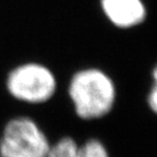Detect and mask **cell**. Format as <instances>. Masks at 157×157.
<instances>
[{
  "instance_id": "1",
  "label": "cell",
  "mask_w": 157,
  "mask_h": 157,
  "mask_svg": "<svg viewBox=\"0 0 157 157\" xmlns=\"http://www.w3.org/2000/svg\"><path fill=\"white\" fill-rule=\"evenodd\" d=\"M69 94L78 117L96 119L111 110L116 90L111 78L103 71L86 69L74 74Z\"/></svg>"
},
{
  "instance_id": "2",
  "label": "cell",
  "mask_w": 157,
  "mask_h": 157,
  "mask_svg": "<svg viewBox=\"0 0 157 157\" xmlns=\"http://www.w3.org/2000/svg\"><path fill=\"white\" fill-rule=\"evenodd\" d=\"M49 150L46 135L27 117L10 120L0 139V157H47Z\"/></svg>"
},
{
  "instance_id": "3",
  "label": "cell",
  "mask_w": 157,
  "mask_h": 157,
  "mask_svg": "<svg viewBox=\"0 0 157 157\" xmlns=\"http://www.w3.org/2000/svg\"><path fill=\"white\" fill-rule=\"evenodd\" d=\"M7 88L14 98L29 104L48 101L56 91V78L43 64L24 63L13 69L7 78Z\"/></svg>"
},
{
  "instance_id": "4",
  "label": "cell",
  "mask_w": 157,
  "mask_h": 157,
  "mask_svg": "<svg viewBox=\"0 0 157 157\" xmlns=\"http://www.w3.org/2000/svg\"><path fill=\"white\" fill-rule=\"evenodd\" d=\"M106 17L116 26L131 27L145 19L142 0H101Z\"/></svg>"
},
{
  "instance_id": "5",
  "label": "cell",
  "mask_w": 157,
  "mask_h": 157,
  "mask_svg": "<svg viewBox=\"0 0 157 157\" xmlns=\"http://www.w3.org/2000/svg\"><path fill=\"white\" fill-rule=\"evenodd\" d=\"M47 157H109V155L97 140H90L78 146L73 139L64 137L50 146Z\"/></svg>"
},
{
  "instance_id": "6",
  "label": "cell",
  "mask_w": 157,
  "mask_h": 157,
  "mask_svg": "<svg viewBox=\"0 0 157 157\" xmlns=\"http://www.w3.org/2000/svg\"><path fill=\"white\" fill-rule=\"evenodd\" d=\"M153 81H154V84L148 94V105L151 109L155 113H157V67L153 71Z\"/></svg>"
}]
</instances>
